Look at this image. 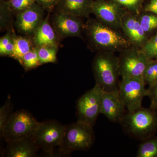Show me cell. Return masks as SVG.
Returning <instances> with one entry per match:
<instances>
[{
  "mask_svg": "<svg viewBox=\"0 0 157 157\" xmlns=\"http://www.w3.org/2000/svg\"><path fill=\"white\" fill-rule=\"evenodd\" d=\"M83 32L90 46L98 52H121L133 46L122 29L107 25L97 18H88L83 25Z\"/></svg>",
  "mask_w": 157,
  "mask_h": 157,
  "instance_id": "obj_1",
  "label": "cell"
},
{
  "mask_svg": "<svg viewBox=\"0 0 157 157\" xmlns=\"http://www.w3.org/2000/svg\"><path fill=\"white\" fill-rule=\"evenodd\" d=\"M120 124L131 137L145 140L157 132V109L141 107L133 112L127 111Z\"/></svg>",
  "mask_w": 157,
  "mask_h": 157,
  "instance_id": "obj_2",
  "label": "cell"
},
{
  "mask_svg": "<svg viewBox=\"0 0 157 157\" xmlns=\"http://www.w3.org/2000/svg\"><path fill=\"white\" fill-rule=\"evenodd\" d=\"M92 70L96 84L103 90L109 92L118 90L119 61V58L113 52H98L93 60Z\"/></svg>",
  "mask_w": 157,
  "mask_h": 157,
  "instance_id": "obj_3",
  "label": "cell"
},
{
  "mask_svg": "<svg viewBox=\"0 0 157 157\" xmlns=\"http://www.w3.org/2000/svg\"><path fill=\"white\" fill-rule=\"evenodd\" d=\"M93 127L78 120L65 126L64 134L59 147V155H67L73 151L89 149L95 139Z\"/></svg>",
  "mask_w": 157,
  "mask_h": 157,
  "instance_id": "obj_4",
  "label": "cell"
},
{
  "mask_svg": "<svg viewBox=\"0 0 157 157\" xmlns=\"http://www.w3.org/2000/svg\"><path fill=\"white\" fill-rule=\"evenodd\" d=\"M39 122L29 113L19 110L11 113L4 128L1 138L10 142L32 137Z\"/></svg>",
  "mask_w": 157,
  "mask_h": 157,
  "instance_id": "obj_5",
  "label": "cell"
},
{
  "mask_svg": "<svg viewBox=\"0 0 157 157\" xmlns=\"http://www.w3.org/2000/svg\"><path fill=\"white\" fill-rule=\"evenodd\" d=\"M65 130V126L57 121H46L39 122L32 137L39 149L53 155L55 148L60 145Z\"/></svg>",
  "mask_w": 157,
  "mask_h": 157,
  "instance_id": "obj_6",
  "label": "cell"
},
{
  "mask_svg": "<svg viewBox=\"0 0 157 157\" xmlns=\"http://www.w3.org/2000/svg\"><path fill=\"white\" fill-rule=\"evenodd\" d=\"M143 77H124L119 85L118 91L127 111L132 112L142 107L147 89Z\"/></svg>",
  "mask_w": 157,
  "mask_h": 157,
  "instance_id": "obj_7",
  "label": "cell"
},
{
  "mask_svg": "<svg viewBox=\"0 0 157 157\" xmlns=\"http://www.w3.org/2000/svg\"><path fill=\"white\" fill-rule=\"evenodd\" d=\"M120 52L118 58L120 74L122 78L143 77L150 59L141 48L132 46Z\"/></svg>",
  "mask_w": 157,
  "mask_h": 157,
  "instance_id": "obj_8",
  "label": "cell"
},
{
  "mask_svg": "<svg viewBox=\"0 0 157 157\" xmlns=\"http://www.w3.org/2000/svg\"><path fill=\"white\" fill-rule=\"evenodd\" d=\"M103 90L96 84L82 96L76 103L78 120L94 126L101 114V98Z\"/></svg>",
  "mask_w": 157,
  "mask_h": 157,
  "instance_id": "obj_9",
  "label": "cell"
},
{
  "mask_svg": "<svg viewBox=\"0 0 157 157\" xmlns=\"http://www.w3.org/2000/svg\"><path fill=\"white\" fill-rule=\"evenodd\" d=\"M127 12L115 1L96 0L93 4L92 13L101 22L121 29L122 21Z\"/></svg>",
  "mask_w": 157,
  "mask_h": 157,
  "instance_id": "obj_10",
  "label": "cell"
},
{
  "mask_svg": "<svg viewBox=\"0 0 157 157\" xmlns=\"http://www.w3.org/2000/svg\"><path fill=\"white\" fill-rule=\"evenodd\" d=\"M81 18L57 11L52 17V26L59 39L80 37L83 31L84 25Z\"/></svg>",
  "mask_w": 157,
  "mask_h": 157,
  "instance_id": "obj_11",
  "label": "cell"
},
{
  "mask_svg": "<svg viewBox=\"0 0 157 157\" xmlns=\"http://www.w3.org/2000/svg\"><path fill=\"white\" fill-rule=\"evenodd\" d=\"M44 9L37 3L16 15L15 26L17 31L27 36H33L44 19Z\"/></svg>",
  "mask_w": 157,
  "mask_h": 157,
  "instance_id": "obj_12",
  "label": "cell"
},
{
  "mask_svg": "<svg viewBox=\"0 0 157 157\" xmlns=\"http://www.w3.org/2000/svg\"><path fill=\"white\" fill-rule=\"evenodd\" d=\"M126 109L118 90L109 92L103 90L101 98V114L112 122L120 123L126 113Z\"/></svg>",
  "mask_w": 157,
  "mask_h": 157,
  "instance_id": "obj_13",
  "label": "cell"
},
{
  "mask_svg": "<svg viewBox=\"0 0 157 157\" xmlns=\"http://www.w3.org/2000/svg\"><path fill=\"white\" fill-rule=\"evenodd\" d=\"M137 16L127 11L123 17L121 29L133 46L141 48L147 41V36Z\"/></svg>",
  "mask_w": 157,
  "mask_h": 157,
  "instance_id": "obj_14",
  "label": "cell"
},
{
  "mask_svg": "<svg viewBox=\"0 0 157 157\" xmlns=\"http://www.w3.org/2000/svg\"><path fill=\"white\" fill-rule=\"evenodd\" d=\"M36 47L51 46L58 47L59 38L49 21V14L42 20L33 35Z\"/></svg>",
  "mask_w": 157,
  "mask_h": 157,
  "instance_id": "obj_15",
  "label": "cell"
},
{
  "mask_svg": "<svg viewBox=\"0 0 157 157\" xmlns=\"http://www.w3.org/2000/svg\"><path fill=\"white\" fill-rule=\"evenodd\" d=\"M94 2L93 0H60L56 8L57 12L88 18Z\"/></svg>",
  "mask_w": 157,
  "mask_h": 157,
  "instance_id": "obj_16",
  "label": "cell"
},
{
  "mask_svg": "<svg viewBox=\"0 0 157 157\" xmlns=\"http://www.w3.org/2000/svg\"><path fill=\"white\" fill-rule=\"evenodd\" d=\"M8 144L7 157H33L39 149L32 137L12 140Z\"/></svg>",
  "mask_w": 157,
  "mask_h": 157,
  "instance_id": "obj_17",
  "label": "cell"
},
{
  "mask_svg": "<svg viewBox=\"0 0 157 157\" xmlns=\"http://www.w3.org/2000/svg\"><path fill=\"white\" fill-rule=\"evenodd\" d=\"M12 30V37L14 40V49L11 57L17 60L19 63L24 56L35 47L33 39L26 36H16Z\"/></svg>",
  "mask_w": 157,
  "mask_h": 157,
  "instance_id": "obj_18",
  "label": "cell"
},
{
  "mask_svg": "<svg viewBox=\"0 0 157 157\" xmlns=\"http://www.w3.org/2000/svg\"><path fill=\"white\" fill-rule=\"evenodd\" d=\"M136 157H157V137L155 135L142 140L138 146Z\"/></svg>",
  "mask_w": 157,
  "mask_h": 157,
  "instance_id": "obj_19",
  "label": "cell"
},
{
  "mask_svg": "<svg viewBox=\"0 0 157 157\" xmlns=\"http://www.w3.org/2000/svg\"><path fill=\"white\" fill-rule=\"evenodd\" d=\"M37 47L38 56L41 64L56 62L58 47L45 46Z\"/></svg>",
  "mask_w": 157,
  "mask_h": 157,
  "instance_id": "obj_20",
  "label": "cell"
},
{
  "mask_svg": "<svg viewBox=\"0 0 157 157\" xmlns=\"http://www.w3.org/2000/svg\"><path fill=\"white\" fill-rule=\"evenodd\" d=\"M15 15L9 8L7 1L1 0L0 2V26L1 29H9L11 25L13 16Z\"/></svg>",
  "mask_w": 157,
  "mask_h": 157,
  "instance_id": "obj_21",
  "label": "cell"
},
{
  "mask_svg": "<svg viewBox=\"0 0 157 157\" xmlns=\"http://www.w3.org/2000/svg\"><path fill=\"white\" fill-rule=\"evenodd\" d=\"M26 70H31L41 65L36 46L24 56L20 63Z\"/></svg>",
  "mask_w": 157,
  "mask_h": 157,
  "instance_id": "obj_22",
  "label": "cell"
},
{
  "mask_svg": "<svg viewBox=\"0 0 157 157\" xmlns=\"http://www.w3.org/2000/svg\"><path fill=\"white\" fill-rule=\"evenodd\" d=\"M143 78L146 84L149 86L157 82V59H150L143 74Z\"/></svg>",
  "mask_w": 157,
  "mask_h": 157,
  "instance_id": "obj_23",
  "label": "cell"
},
{
  "mask_svg": "<svg viewBox=\"0 0 157 157\" xmlns=\"http://www.w3.org/2000/svg\"><path fill=\"white\" fill-rule=\"evenodd\" d=\"M141 49L149 59H157V34L147 40Z\"/></svg>",
  "mask_w": 157,
  "mask_h": 157,
  "instance_id": "obj_24",
  "label": "cell"
},
{
  "mask_svg": "<svg viewBox=\"0 0 157 157\" xmlns=\"http://www.w3.org/2000/svg\"><path fill=\"white\" fill-rule=\"evenodd\" d=\"M139 18L140 25L146 34L157 28V15L144 14Z\"/></svg>",
  "mask_w": 157,
  "mask_h": 157,
  "instance_id": "obj_25",
  "label": "cell"
},
{
  "mask_svg": "<svg viewBox=\"0 0 157 157\" xmlns=\"http://www.w3.org/2000/svg\"><path fill=\"white\" fill-rule=\"evenodd\" d=\"M7 2L9 8L15 15L36 3V0H8Z\"/></svg>",
  "mask_w": 157,
  "mask_h": 157,
  "instance_id": "obj_26",
  "label": "cell"
},
{
  "mask_svg": "<svg viewBox=\"0 0 157 157\" xmlns=\"http://www.w3.org/2000/svg\"><path fill=\"white\" fill-rule=\"evenodd\" d=\"M132 14L139 15L142 0H113Z\"/></svg>",
  "mask_w": 157,
  "mask_h": 157,
  "instance_id": "obj_27",
  "label": "cell"
},
{
  "mask_svg": "<svg viewBox=\"0 0 157 157\" xmlns=\"http://www.w3.org/2000/svg\"><path fill=\"white\" fill-rule=\"evenodd\" d=\"M11 107L9 101H7L0 108V134H2L3 130L8 121L11 113Z\"/></svg>",
  "mask_w": 157,
  "mask_h": 157,
  "instance_id": "obj_28",
  "label": "cell"
},
{
  "mask_svg": "<svg viewBox=\"0 0 157 157\" xmlns=\"http://www.w3.org/2000/svg\"><path fill=\"white\" fill-rule=\"evenodd\" d=\"M151 101L150 107L157 109V82L149 86L147 89V96Z\"/></svg>",
  "mask_w": 157,
  "mask_h": 157,
  "instance_id": "obj_29",
  "label": "cell"
},
{
  "mask_svg": "<svg viewBox=\"0 0 157 157\" xmlns=\"http://www.w3.org/2000/svg\"><path fill=\"white\" fill-rule=\"evenodd\" d=\"M36 3L44 10L50 11L56 7L60 0H36Z\"/></svg>",
  "mask_w": 157,
  "mask_h": 157,
  "instance_id": "obj_30",
  "label": "cell"
},
{
  "mask_svg": "<svg viewBox=\"0 0 157 157\" xmlns=\"http://www.w3.org/2000/svg\"><path fill=\"white\" fill-rule=\"evenodd\" d=\"M14 42L12 38L11 41L6 45V47L2 50H0V55L1 56H11L14 52Z\"/></svg>",
  "mask_w": 157,
  "mask_h": 157,
  "instance_id": "obj_31",
  "label": "cell"
},
{
  "mask_svg": "<svg viewBox=\"0 0 157 157\" xmlns=\"http://www.w3.org/2000/svg\"><path fill=\"white\" fill-rule=\"evenodd\" d=\"M12 39V31L9 29L7 33L0 39V50L5 48Z\"/></svg>",
  "mask_w": 157,
  "mask_h": 157,
  "instance_id": "obj_32",
  "label": "cell"
},
{
  "mask_svg": "<svg viewBox=\"0 0 157 157\" xmlns=\"http://www.w3.org/2000/svg\"><path fill=\"white\" fill-rule=\"evenodd\" d=\"M145 11L157 14V0H150V2L145 8Z\"/></svg>",
  "mask_w": 157,
  "mask_h": 157,
  "instance_id": "obj_33",
  "label": "cell"
}]
</instances>
